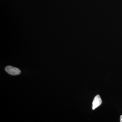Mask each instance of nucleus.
<instances>
[{"mask_svg": "<svg viewBox=\"0 0 122 122\" xmlns=\"http://www.w3.org/2000/svg\"><path fill=\"white\" fill-rule=\"evenodd\" d=\"M5 70L9 74L13 76L18 75L21 73L20 70L19 69L11 66H7Z\"/></svg>", "mask_w": 122, "mask_h": 122, "instance_id": "1", "label": "nucleus"}, {"mask_svg": "<svg viewBox=\"0 0 122 122\" xmlns=\"http://www.w3.org/2000/svg\"><path fill=\"white\" fill-rule=\"evenodd\" d=\"M102 103V100L100 95H96L93 100L92 102V108L93 110L99 107Z\"/></svg>", "mask_w": 122, "mask_h": 122, "instance_id": "2", "label": "nucleus"}, {"mask_svg": "<svg viewBox=\"0 0 122 122\" xmlns=\"http://www.w3.org/2000/svg\"><path fill=\"white\" fill-rule=\"evenodd\" d=\"M120 122H122V115H121L120 117Z\"/></svg>", "mask_w": 122, "mask_h": 122, "instance_id": "3", "label": "nucleus"}]
</instances>
